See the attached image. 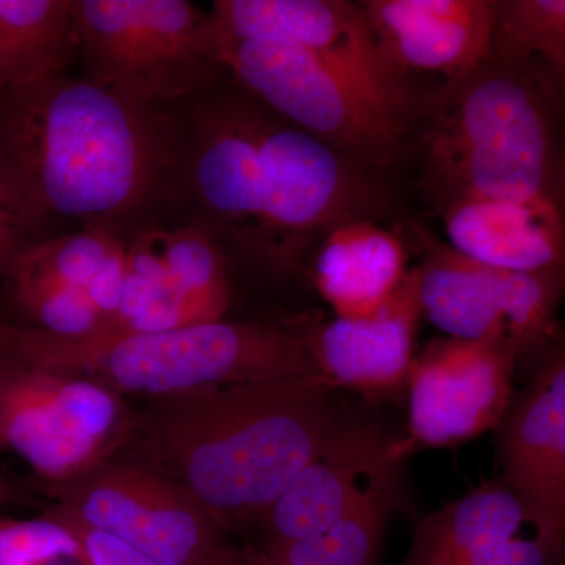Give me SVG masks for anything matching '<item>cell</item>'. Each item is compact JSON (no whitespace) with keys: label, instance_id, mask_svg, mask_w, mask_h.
<instances>
[{"label":"cell","instance_id":"6da1fadb","mask_svg":"<svg viewBox=\"0 0 565 565\" xmlns=\"http://www.w3.org/2000/svg\"><path fill=\"white\" fill-rule=\"evenodd\" d=\"M182 107L172 203L228 259L289 277L341 223L388 207L381 178L232 79Z\"/></svg>","mask_w":565,"mask_h":565},{"label":"cell","instance_id":"7a4b0ae2","mask_svg":"<svg viewBox=\"0 0 565 565\" xmlns=\"http://www.w3.org/2000/svg\"><path fill=\"white\" fill-rule=\"evenodd\" d=\"M181 109L68 74L0 95V161L41 232L77 222L125 237L172 203Z\"/></svg>","mask_w":565,"mask_h":565},{"label":"cell","instance_id":"3957f363","mask_svg":"<svg viewBox=\"0 0 565 565\" xmlns=\"http://www.w3.org/2000/svg\"><path fill=\"white\" fill-rule=\"evenodd\" d=\"M334 388L311 374L152 399L141 423L147 463L223 526L263 522L343 423Z\"/></svg>","mask_w":565,"mask_h":565},{"label":"cell","instance_id":"277c9868","mask_svg":"<svg viewBox=\"0 0 565 565\" xmlns=\"http://www.w3.org/2000/svg\"><path fill=\"white\" fill-rule=\"evenodd\" d=\"M564 143L565 104L535 58L492 52L424 99L419 188L438 214L460 199L555 200Z\"/></svg>","mask_w":565,"mask_h":565},{"label":"cell","instance_id":"5b68a950","mask_svg":"<svg viewBox=\"0 0 565 565\" xmlns=\"http://www.w3.org/2000/svg\"><path fill=\"white\" fill-rule=\"evenodd\" d=\"M0 345L111 392L159 399L192 390L321 374L310 332L275 322L192 323L109 340H65L0 321Z\"/></svg>","mask_w":565,"mask_h":565},{"label":"cell","instance_id":"8992f818","mask_svg":"<svg viewBox=\"0 0 565 565\" xmlns=\"http://www.w3.org/2000/svg\"><path fill=\"white\" fill-rule=\"evenodd\" d=\"M218 35V33H217ZM230 79L381 178L415 151L422 110L302 47L218 35Z\"/></svg>","mask_w":565,"mask_h":565},{"label":"cell","instance_id":"52a82bcc","mask_svg":"<svg viewBox=\"0 0 565 565\" xmlns=\"http://www.w3.org/2000/svg\"><path fill=\"white\" fill-rule=\"evenodd\" d=\"M85 77L150 106L195 102L230 81L211 11L189 0H73Z\"/></svg>","mask_w":565,"mask_h":565},{"label":"cell","instance_id":"ba28073f","mask_svg":"<svg viewBox=\"0 0 565 565\" xmlns=\"http://www.w3.org/2000/svg\"><path fill=\"white\" fill-rule=\"evenodd\" d=\"M132 427L120 394L0 345V452L52 489L109 462Z\"/></svg>","mask_w":565,"mask_h":565},{"label":"cell","instance_id":"9c48e42d","mask_svg":"<svg viewBox=\"0 0 565 565\" xmlns=\"http://www.w3.org/2000/svg\"><path fill=\"white\" fill-rule=\"evenodd\" d=\"M54 492L57 504L47 515L109 534L161 565H222L233 550L225 526L148 463L109 460Z\"/></svg>","mask_w":565,"mask_h":565},{"label":"cell","instance_id":"30bf717a","mask_svg":"<svg viewBox=\"0 0 565 565\" xmlns=\"http://www.w3.org/2000/svg\"><path fill=\"white\" fill-rule=\"evenodd\" d=\"M419 294L423 316L449 338L503 345L519 359L542 353L556 337L565 266L523 274L460 255L423 230Z\"/></svg>","mask_w":565,"mask_h":565},{"label":"cell","instance_id":"8fae6325","mask_svg":"<svg viewBox=\"0 0 565 565\" xmlns=\"http://www.w3.org/2000/svg\"><path fill=\"white\" fill-rule=\"evenodd\" d=\"M519 356L479 341H434L407 374L411 444L445 448L501 426Z\"/></svg>","mask_w":565,"mask_h":565},{"label":"cell","instance_id":"7c38bea8","mask_svg":"<svg viewBox=\"0 0 565 565\" xmlns=\"http://www.w3.org/2000/svg\"><path fill=\"white\" fill-rule=\"evenodd\" d=\"M404 452L373 424L343 419L264 516V548L322 533L363 505L394 497Z\"/></svg>","mask_w":565,"mask_h":565},{"label":"cell","instance_id":"4fadbf2b","mask_svg":"<svg viewBox=\"0 0 565 565\" xmlns=\"http://www.w3.org/2000/svg\"><path fill=\"white\" fill-rule=\"evenodd\" d=\"M218 35L316 52L370 82L396 102L422 109L415 85L390 68L359 2L345 0H215Z\"/></svg>","mask_w":565,"mask_h":565},{"label":"cell","instance_id":"5bb4252c","mask_svg":"<svg viewBox=\"0 0 565 565\" xmlns=\"http://www.w3.org/2000/svg\"><path fill=\"white\" fill-rule=\"evenodd\" d=\"M563 533L501 481L424 520L408 565H552Z\"/></svg>","mask_w":565,"mask_h":565},{"label":"cell","instance_id":"9a60e30c","mask_svg":"<svg viewBox=\"0 0 565 565\" xmlns=\"http://www.w3.org/2000/svg\"><path fill=\"white\" fill-rule=\"evenodd\" d=\"M382 57L394 73L437 76L451 84L468 76L493 51V0H363ZM440 85V87H441Z\"/></svg>","mask_w":565,"mask_h":565},{"label":"cell","instance_id":"2e32d148","mask_svg":"<svg viewBox=\"0 0 565 565\" xmlns=\"http://www.w3.org/2000/svg\"><path fill=\"white\" fill-rule=\"evenodd\" d=\"M503 481L565 527V337L557 333L503 423Z\"/></svg>","mask_w":565,"mask_h":565},{"label":"cell","instance_id":"e0dca14e","mask_svg":"<svg viewBox=\"0 0 565 565\" xmlns=\"http://www.w3.org/2000/svg\"><path fill=\"white\" fill-rule=\"evenodd\" d=\"M423 318L419 269H408L399 288L374 313L337 316L310 332L316 366L334 386L388 393L407 381Z\"/></svg>","mask_w":565,"mask_h":565},{"label":"cell","instance_id":"ac0fdd59","mask_svg":"<svg viewBox=\"0 0 565 565\" xmlns=\"http://www.w3.org/2000/svg\"><path fill=\"white\" fill-rule=\"evenodd\" d=\"M440 215L449 247L473 262L523 274L565 266V214L553 199H460Z\"/></svg>","mask_w":565,"mask_h":565},{"label":"cell","instance_id":"d6986e66","mask_svg":"<svg viewBox=\"0 0 565 565\" xmlns=\"http://www.w3.org/2000/svg\"><path fill=\"white\" fill-rule=\"evenodd\" d=\"M407 245L373 218L341 223L323 237L310 266L319 294L337 316L374 313L407 275Z\"/></svg>","mask_w":565,"mask_h":565},{"label":"cell","instance_id":"ffe728a7","mask_svg":"<svg viewBox=\"0 0 565 565\" xmlns=\"http://www.w3.org/2000/svg\"><path fill=\"white\" fill-rule=\"evenodd\" d=\"M73 0H0V95L66 74Z\"/></svg>","mask_w":565,"mask_h":565},{"label":"cell","instance_id":"44dd1931","mask_svg":"<svg viewBox=\"0 0 565 565\" xmlns=\"http://www.w3.org/2000/svg\"><path fill=\"white\" fill-rule=\"evenodd\" d=\"M154 230L167 269V281L188 300L199 323L223 319L230 300L225 252L193 222L174 230Z\"/></svg>","mask_w":565,"mask_h":565},{"label":"cell","instance_id":"7402d4cb","mask_svg":"<svg viewBox=\"0 0 565 565\" xmlns=\"http://www.w3.org/2000/svg\"><path fill=\"white\" fill-rule=\"evenodd\" d=\"M122 243L125 237L92 228L46 237L22 252L0 282L88 289L111 253L117 252Z\"/></svg>","mask_w":565,"mask_h":565},{"label":"cell","instance_id":"603a6c76","mask_svg":"<svg viewBox=\"0 0 565 565\" xmlns=\"http://www.w3.org/2000/svg\"><path fill=\"white\" fill-rule=\"evenodd\" d=\"M394 497L345 515L322 533L263 548L285 565H375Z\"/></svg>","mask_w":565,"mask_h":565},{"label":"cell","instance_id":"cb8c5ba5","mask_svg":"<svg viewBox=\"0 0 565 565\" xmlns=\"http://www.w3.org/2000/svg\"><path fill=\"white\" fill-rule=\"evenodd\" d=\"M492 52L522 61L565 54V0H497Z\"/></svg>","mask_w":565,"mask_h":565},{"label":"cell","instance_id":"d4e9b609","mask_svg":"<svg viewBox=\"0 0 565 565\" xmlns=\"http://www.w3.org/2000/svg\"><path fill=\"white\" fill-rule=\"evenodd\" d=\"M84 553L81 539L54 516L0 519V565H74Z\"/></svg>","mask_w":565,"mask_h":565},{"label":"cell","instance_id":"484cf974","mask_svg":"<svg viewBox=\"0 0 565 565\" xmlns=\"http://www.w3.org/2000/svg\"><path fill=\"white\" fill-rule=\"evenodd\" d=\"M41 233L0 161V280L22 252L44 241Z\"/></svg>","mask_w":565,"mask_h":565},{"label":"cell","instance_id":"4316f807","mask_svg":"<svg viewBox=\"0 0 565 565\" xmlns=\"http://www.w3.org/2000/svg\"><path fill=\"white\" fill-rule=\"evenodd\" d=\"M68 527L81 539L90 565H161L102 531Z\"/></svg>","mask_w":565,"mask_h":565},{"label":"cell","instance_id":"83f0119b","mask_svg":"<svg viewBox=\"0 0 565 565\" xmlns=\"http://www.w3.org/2000/svg\"><path fill=\"white\" fill-rule=\"evenodd\" d=\"M126 275V239L117 252L104 264L95 280L88 286V296L103 315L104 321L117 311L120 303L122 281ZM103 321V322H104Z\"/></svg>","mask_w":565,"mask_h":565},{"label":"cell","instance_id":"f1b7e54d","mask_svg":"<svg viewBox=\"0 0 565 565\" xmlns=\"http://www.w3.org/2000/svg\"><path fill=\"white\" fill-rule=\"evenodd\" d=\"M546 79L553 85L559 98L565 104V54H545L535 57Z\"/></svg>","mask_w":565,"mask_h":565},{"label":"cell","instance_id":"f546056e","mask_svg":"<svg viewBox=\"0 0 565 565\" xmlns=\"http://www.w3.org/2000/svg\"><path fill=\"white\" fill-rule=\"evenodd\" d=\"M222 565H285L275 561L263 550H236L233 548Z\"/></svg>","mask_w":565,"mask_h":565},{"label":"cell","instance_id":"4dcf8cb0","mask_svg":"<svg viewBox=\"0 0 565 565\" xmlns=\"http://www.w3.org/2000/svg\"><path fill=\"white\" fill-rule=\"evenodd\" d=\"M555 195L556 203L565 214V143L561 150L559 159H557L556 177H555Z\"/></svg>","mask_w":565,"mask_h":565},{"label":"cell","instance_id":"1f68e13d","mask_svg":"<svg viewBox=\"0 0 565 565\" xmlns=\"http://www.w3.org/2000/svg\"><path fill=\"white\" fill-rule=\"evenodd\" d=\"M11 500V489L9 482L0 475V505L9 503Z\"/></svg>","mask_w":565,"mask_h":565},{"label":"cell","instance_id":"d6a6232c","mask_svg":"<svg viewBox=\"0 0 565 565\" xmlns=\"http://www.w3.org/2000/svg\"><path fill=\"white\" fill-rule=\"evenodd\" d=\"M552 565H565V527L563 537H561L559 546H557L555 559H553Z\"/></svg>","mask_w":565,"mask_h":565}]
</instances>
